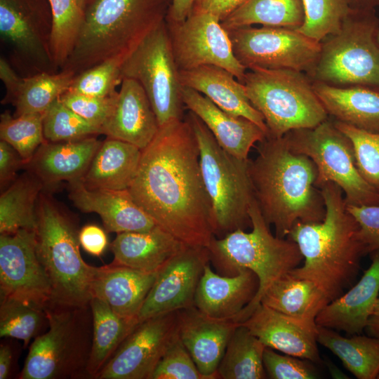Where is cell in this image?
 Masks as SVG:
<instances>
[{
	"mask_svg": "<svg viewBox=\"0 0 379 379\" xmlns=\"http://www.w3.org/2000/svg\"><path fill=\"white\" fill-rule=\"evenodd\" d=\"M128 190L158 225L184 244L208 247L215 237L199 149L187 118L159 127L143 149Z\"/></svg>",
	"mask_w": 379,
	"mask_h": 379,
	"instance_id": "6da1fadb",
	"label": "cell"
},
{
	"mask_svg": "<svg viewBox=\"0 0 379 379\" xmlns=\"http://www.w3.org/2000/svg\"><path fill=\"white\" fill-rule=\"evenodd\" d=\"M248 171L255 200L275 236L286 238L295 224L319 222L326 215L317 169L307 156L292 152L284 136L266 137Z\"/></svg>",
	"mask_w": 379,
	"mask_h": 379,
	"instance_id": "7a4b0ae2",
	"label": "cell"
},
{
	"mask_svg": "<svg viewBox=\"0 0 379 379\" xmlns=\"http://www.w3.org/2000/svg\"><path fill=\"white\" fill-rule=\"evenodd\" d=\"M319 189L325 218L319 222L298 221L291 229L287 238L298 244L304 264L290 273L313 282L331 302L352 285L366 252L359 237V224L347 209L341 188L327 182Z\"/></svg>",
	"mask_w": 379,
	"mask_h": 379,
	"instance_id": "3957f363",
	"label": "cell"
},
{
	"mask_svg": "<svg viewBox=\"0 0 379 379\" xmlns=\"http://www.w3.org/2000/svg\"><path fill=\"white\" fill-rule=\"evenodd\" d=\"M171 0H88L74 48L60 70L75 75L127 57L167 17Z\"/></svg>",
	"mask_w": 379,
	"mask_h": 379,
	"instance_id": "277c9868",
	"label": "cell"
},
{
	"mask_svg": "<svg viewBox=\"0 0 379 379\" xmlns=\"http://www.w3.org/2000/svg\"><path fill=\"white\" fill-rule=\"evenodd\" d=\"M248 213L251 232L238 229L221 238L214 237L207 247L210 264L217 273L234 276L245 269L254 272L258 278V291L235 319L237 323L251 315L265 292L276 280L299 267L304 260L295 241L272 234L255 199Z\"/></svg>",
	"mask_w": 379,
	"mask_h": 379,
	"instance_id": "5b68a950",
	"label": "cell"
},
{
	"mask_svg": "<svg viewBox=\"0 0 379 379\" xmlns=\"http://www.w3.org/2000/svg\"><path fill=\"white\" fill-rule=\"evenodd\" d=\"M36 218V253L51 284V305H89L94 267L81 255L75 222L50 194L42 192Z\"/></svg>",
	"mask_w": 379,
	"mask_h": 379,
	"instance_id": "8992f818",
	"label": "cell"
},
{
	"mask_svg": "<svg viewBox=\"0 0 379 379\" xmlns=\"http://www.w3.org/2000/svg\"><path fill=\"white\" fill-rule=\"evenodd\" d=\"M199 149L203 180L212 206L215 237L251 227L249 208L255 199L248 171L249 159L225 150L194 113L187 117Z\"/></svg>",
	"mask_w": 379,
	"mask_h": 379,
	"instance_id": "52a82bcc",
	"label": "cell"
},
{
	"mask_svg": "<svg viewBox=\"0 0 379 379\" xmlns=\"http://www.w3.org/2000/svg\"><path fill=\"white\" fill-rule=\"evenodd\" d=\"M47 331L34 339L20 379L87 378L93 337L89 305H51Z\"/></svg>",
	"mask_w": 379,
	"mask_h": 379,
	"instance_id": "ba28073f",
	"label": "cell"
},
{
	"mask_svg": "<svg viewBox=\"0 0 379 379\" xmlns=\"http://www.w3.org/2000/svg\"><path fill=\"white\" fill-rule=\"evenodd\" d=\"M252 105L264 117L267 137L280 138L300 128H313L328 119L312 81L289 69L253 68L242 83Z\"/></svg>",
	"mask_w": 379,
	"mask_h": 379,
	"instance_id": "9c48e42d",
	"label": "cell"
},
{
	"mask_svg": "<svg viewBox=\"0 0 379 379\" xmlns=\"http://www.w3.org/2000/svg\"><path fill=\"white\" fill-rule=\"evenodd\" d=\"M379 18L375 9L351 8L340 29L321 41L312 81L379 91Z\"/></svg>",
	"mask_w": 379,
	"mask_h": 379,
	"instance_id": "30bf717a",
	"label": "cell"
},
{
	"mask_svg": "<svg viewBox=\"0 0 379 379\" xmlns=\"http://www.w3.org/2000/svg\"><path fill=\"white\" fill-rule=\"evenodd\" d=\"M284 136L292 152L315 164L317 188L333 182L343 190L347 205H379V193L358 171L352 142L334 121L327 119L313 128L292 130Z\"/></svg>",
	"mask_w": 379,
	"mask_h": 379,
	"instance_id": "8fae6325",
	"label": "cell"
},
{
	"mask_svg": "<svg viewBox=\"0 0 379 379\" xmlns=\"http://www.w3.org/2000/svg\"><path fill=\"white\" fill-rule=\"evenodd\" d=\"M121 77L144 88L159 126L182 119V86L166 20L152 29L126 58Z\"/></svg>",
	"mask_w": 379,
	"mask_h": 379,
	"instance_id": "7c38bea8",
	"label": "cell"
},
{
	"mask_svg": "<svg viewBox=\"0 0 379 379\" xmlns=\"http://www.w3.org/2000/svg\"><path fill=\"white\" fill-rule=\"evenodd\" d=\"M234 54L246 69H289L312 73L321 43L298 29L246 26L227 30Z\"/></svg>",
	"mask_w": 379,
	"mask_h": 379,
	"instance_id": "4fadbf2b",
	"label": "cell"
},
{
	"mask_svg": "<svg viewBox=\"0 0 379 379\" xmlns=\"http://www.w3.org/2000/svg\"><path fill=\"white\" fill-rule=\"evenodd\" d=\"M52 27L48 0H0L1 39L23 77L58 72L51 49Z\"/></svg>",
	"mask_w": 379,
	"mask_h": 379,
	"instance_id": "5bb4252c",
	"label": "cell"
},
{
	"mask_svg": "<svg viewBox=\"0 0 379 379\" xmlns=\"http://www.w3.org/2000/svg\"><path fill=\"white\" fill-rule=\"evenodd\" d=\"M166 23L179 70L214 65L243 83L247 69L235 57L228 32L216 17L192 11L182 22Z\"/></svg>",
	"mask_w": 379,
	"mask_h": 379,
	"instance_id": "9a60e30c",
	"label": "cell"
},
{
	"mask_svg": "<svg viewBox=\"0 0 379 379\" xmlns=\"http://www.w3.org/2000/svg\"><path fill=\"white\" fill-rule=\"evenodd\" d=\"M0 298L52 305V288L36 253V230L0 235Z\"/></svg>",
	"mask_w": 379,
	"mask_h": 379,
	"instance_id": "2e32d148",
	"label": "cell"
},
{
	"mask_svg": "<svg viewBox=\"0 0 379 379\" xmlns=\"http://www.w3.org/2000/svg\"><path fill=\"white\" fill-rule=\"evenodd\" d=\"M177 335V311L138 324L96 379H152L168 345Z\"/></svg>",
	"mask_w": 379,
	"mask_h": 379,
	"instance_id": "e0dca14e",
	"label": "cell"
},
{
	"mask_svg": "<svg viewBox=\"0 0 379 379\" xmlns=\"http://www.w3.org/2000/svg\"><path fill=\"white\" fill-rule=\"evenodd\" d=\"M209 262L207 247L186 245L159 270L138 315V322L194 306L198 284Z\"/></svg>",
	"mask_w": 379,
	"mask_h": 379,
	"instance_id": "ac0fdd59",
	"label": "cell"
},
{
	"mask_svg": "<svg viewBox=\"0 0 379 379\" xmlns=\"http://www.w3.org/2000/svg\"><path fill=\"white\" fill-rule=\"evenodd\" d=\"M241 324L266 347L321 364L315 319L291 317L260 303Z\"/></svg>",
	"mask_w": 379,
	"mask_h": 379,
	"instance_id": "d6986e66",
	"label": "cell"
},
{
	"mask_svg": "<svg viewBox=\"0 0 379 379\" xmlns=\"http://www.w3.org/2000/svg\"><path fill=\"white\" fill-rule=\"evenodd\" d=\"M238 324L207 316L194 306L177 311L178 335L206 379L218 378V367Z\"/></svg>",
	"mask_w": 379,
	"mask_h": 379,
	"instance_id": "ffe728a7",
	"label": "cell"
},
{
	"mask_svg": "<svg viewBox=\"0 0 379 379\" xmlns=\"http://www.w3.org/2000/svg\"><path fill=\"white\" fill-rule=\"evenodd\" d=\"M68 183L69 197L74 205L82 212L98 214L107 232H145L158 225L128 190L88 189L81 179Z\"/></svg>",
	"mask_w": 379,
	"mask_h": 379,
	"instance_id": "44dd1931",
	"label": "cell"
},
{
	"mask_svg": "<svg viewBox=\"0 0 379 379\" xmlns=\"http://www.w3.org/2000/svg\"><path fill=\"white\" fill-rule=\"evenodd\" d=\"M159 127L141 84L133 79H122L114 107L102 126V134L143 149L154 139Z\"/></svg>",
	"mask_w": 379,
	"mask_h": 379,
	"instance_id": "7402d4cb",
	"label": "cell"
},
{
	"mask_svg": "<svg viewBox=\"0 0 379 379\" xmlns=\"http://www.w3.org/2000/svg\"><path fill=\"white\" fill-rule=\"evenodd\" d=\"M369 254L371 264L359 281L318 314L315 321L319 326L350 335L365 330L379 296V250Z\"/></svg>",
	"mask_w": 379,
	"mask_h": 379,
	"instance_id": "603a6c76",
	"label": "cell"
},
{
	"mask_svg": "<svg viewBox=\"0 0 379 379\" xmlns=\"http://www.w3.org/2000/svg\"><path fill=\"white\" fill-rule=\"evenodd\" d=\"M258 288V278L252 271L244 269L237 275L225 276L214 272L209 262L198 284L194 306L211 317L234 321Z\"/></svg>",
	"mask_w": 379,
	"mask_h": 379,
	"instance_id": "cb8c5ba5",
	"label": "cell"
},
{
	"mask_svg": "<svg viewBox=\"0 0 379 379\" xmlns=\"http://www.w3.org/2000/svg\"><path fill=\"white\" fill-rule=\"evenodd\" d=\"M182 98L184 105L203 121L219 145L237 158L247 159L251 147L267 137L253 121L224 111L192 88L182 86Z\"/></svg>",
	"mask_w": 379,
	"mask_h": 379,
	"instance_id": "d4e9b609",
	"label": "cell"
},
{
	"mask_svg": "<svg viewBox=\"0 0 379 379\" xmlns=\"http://www.w3.org/2000/svg\"><path fill=\"white\" fill-rule=\"evenodd\" d=\"M158 272H144L113 262L94 267L91 280L92 298L96 297L106 302L122 317L138 320L139 312Z\"/></svg>",
	"mask_w": 379,
	"mask_h": 379,
	"instance_id": "484cf974",
	"label": "cell"
},
{
	"mask_svg": "<svg viewBox=\"0 0 379 379\" xmlns=\"http://www.w3.org/2000/svg\"><path fill=\"white\" fill-rule=\"evenodd\" d=\"M102 142L95 136L66 142L45 141L26 166L45 188L81 179Z\"/></svg>",
	"mask_w": 379,
	"mask_h": 379,
	"instance_id": "4316f807",
	"label": "cell"
},
{
	"mask_svg": "<svg viewBox=\"0 0 379 379\" xmlns=\"http://www.w3.org/2000/svg\"><path fill=\"white\" fill-rule=\"evenodd\" d=\"M179 78L182 86L199 92L230 114L248 119L267 135L263 116L251 103L244 84L230 72L217 66L204 65L179 70Z\"/></svg>",
	"mask_w": 379,
	"mask_h": 379,
	"instance_id": "83f0119b",
	"label": "cell"
},
{
	"mask_svg": "<svg viewBox=\"0 0 379 379\" xmlns=\"http://www.w3.org/2000/svg\"><path fill=\"white\" fill-rule=\"evenodd\" d=\"M186 245L157 225L145 232L119 233L110 248L114 263L144 272H156Z\"/></svg>",
	"mask_w": 379,
	"mask_h": 379,
	"instance_id": "f1b7e54d",
	"label": "cell"
},
{
	"mask_svg": "<svg viewBox=\"0 0 379 379\" xmlns=\"http://www.w3.org/2000/svg\"><path fill=\"white\" fill-rule=\"evenodd\" d=\"M328 115L370 133H379V91L360 86H335L312 81Z\"/></svg>",
	"mask_w": 379,
	"mask_h": 379,
	"instance_id": "f546056e",
	"label": "cell"
},
{
	"mask_svg": "<svg viewBox=\"0 0 379 379\" xmlns=\"http://www.w3.org/2000/svg\"><path fill=\"white\" fill-rule=\"evenodd\" d=\"M142 149L129 142L107 137L81 178L88 189L128 190L135 179Z\"/></svg>",
	"mask_w": 379,
	"mask_h": 379,
	"instance_id": "4dcf8cb0",
	"label": "cell"
},
{
	"mask_svg": "<svg viewBox=\"0 0 379 379\" xmlns=\"http://www.w3.org/2000/svg\"><path fill=\"white\" fill-rule=\"evenodd\" d=\"M90 306L93 316V337L86 375L87 378L96 379L139 322L119 316L106 302L96 297L91 298Z\"/></svg>",
	"mask_w": 379,
	"mask_h": 379,
	"instance_id": "1f68e13d",
	"label": "cell"
},
{
	"mask_svg": "<svg viewBox=\"0 0 379 379\" xmlns=\"http://www.w3.org/2000/svg\"><path fill=\"white\" fill-rule=\"evenodd\" d=\"M330 302L311 281L288 272L276 280L265 292L260 303L282 314L315 319Z\"/></svg>",
	"mask_w": 379,
	"mask_h": 379,
	"instance_id": "d6a6232c",
	"label": "cell"
},
{
	"mask_svg": "<svg viewBox=\"0 0 379 379\" xmlns=\"http://www.w3.org/2000/svg\"><path fill=\"white\" fill-rule=\"evenodd\" d=\"M317 341L337 356L345 368L357 378L377 379L379 338L361 334L347 338L336 330L319 326Z\"/></svg>",
	"mask_w": 379,
	"mask_h": 379,
	"instance_id": "836d02e7",
	"label": "cell"
},
{
	"mask_svg": "<svg viewBox=\"0 0 379 379\" xmlns=\"http://www.w3.org/2000/svg\"><path fill=\"white\" fill-rule=\"evenodd\" d=\"M45 188L31 171L17 178L0 196V234L36 230V205Z\"/></svg>",
	"mask_w": 379,
	"mask_h": 379,
	"instance_id": "e575fe53",
	"label": "cell"
},
{
	"mask_svg": "<svg viewBox=\"0 0 379 379\" xmlns=\"http://www.w3.org/2000/svg\"><path fill=\"white\" fill-rule=\"evenodd\" d=\"M304 21L302 0H243L221 25L226 30L253 25L298 29Z\"/></svg>",
	"mask_w": 379,
	"mask_h": 379,
	"instance_id": "d590c367",
	"label": "cell"
},
{
	"mask_svg": "<svg viewBox=\"0 0 379 379\" xmlns=\"http://www.w3.org/2000/svg\"><path fill=\"white\" fill-rule=\"evenodd\" d=\"M266 346L244 325L236 327L217 370L218 378H267L263 365Z\"/></svg>",
	"mask_w": 379,
	"mask_h": 379,
	"instance_id": "8d00e7d4",
	"label": "cell"
},
{
	"mask_svg": "<svg viewBox=\"0 0 379 379\" xmlns=\"http://www.w3.org/2000/svg\"><path fill=\"white\" fill-rule=\"evenodd\" d=\"M74 77L73 72L60 70L55 73L41 72L22 77L18 88L8 102L15 108L14 116L43 114L69 89Z\"/></svg>",
	"mask_w": 379,
	"mask_h": 379,
	"instance_id": "74e56055",
	"label": "cell"
},
{
	"mask_svg": "<svg viewBox=\"0 0 379 379\" xmlns=\"http://www.w3.org/2000/svg\"><path fill=\"white\" fill-rule=\"evenodd\" d=\"M0 336L21 340L26 348L48 328L46 308L13 298H1Z\"/></svg>",
	"mask_w": 379,
	"mask_h": 379,
	"instance_id": "f35d334b",
	"label": "cell"
},
{
	"mask_svg": "<svg viewBox=\"0 0 379 379\" xmlns=\"http://www.w3.org/2000/svg\"><path fill=\"white\" fill-rule=\"evenodd\" d=\"M53 18L51 49L57 69H62L76 43L84 18L78 0H48Z\"/></svg>",
	"mask_w": 379,
	"mask_h": 379,
	"instance_id": "ab89813d",
	"label": "cell"
},
{
	"mask_svg": "<svg viewBox=\"0 0 379 379\" xmlns=\"http://www.w3.org/2000/svg\"><path fill=\"white\" fill-rule=\"evenodd\" d=\"M0 138L19 153L26 166L46 141L43 131V114L12 116L10 112H4L0 117Z\"/></svg>",
	"mask_w": 379,
	"mask_h": 379,
	"instance_id": "60d3db41",
	"label": "cell"
},
{
	"mask_svg": "<svg viewBox=\"0 0 379 379\" xmlns=\"http://www.w3.org/2000/svg\"><path fill=\"white\" fill-rule=\"evenodd\" d=\"M43 131L48 142L81 140L102 134L101 130L76 114L59 98L43 113Z\"/></svg>",
	"mask_w": 379,
	"mask_h": 379,
	"instance_id": "b9f144b4",
	"label": "cell"
},
{
	"mask_svg": "<svg viewBox=\"0 0 379 379\" xmlns=\"http://www.w3.org/2000/svg\"><path fill=\"white\" fill-rule=\"evenodd\" d=\"M302 1L305 21L298 30L318 41L338 32L350 10L347 0Z\"/></svg>",
	"mask_w": 379,
	"mask_h": 379,
	"instance_id": "7bdbcfd3",
	"label": "cell"
},
{
	"mask_svg": "<svg viewBox=\"0 0 379 379\" xmlns=\"http://www.w3.org/2000/svg\"><path fill=\"white\" fill-rule=\"evenodd\" d=\"M125 59L117 56L75 75L67 91L95 98L114 95L122 81L121 67Z\"/></svg>",
	"mask_w": 379,
	"mask_h": 379,
	"instance_id": "ee69618b",
	"label": "cell"
},
{
	"mask_svg": "<svg viewBox=\"0 0 379 379\" xmlns=\"http://www.w3.org/2000/svg\"><path fill=\"white\" fill-rule=\"evenodd\" d=\"M334 124L352 142L359 173L379 193V133H370L336 120Z\"/></svg>",
	"mask_w": 379,
	"mask_h": 379,
	"instance_id": "f6af8a7d",
	"label": "cell"
},
{
	"mask_svg": "<svg viewBox=\"0 0 379 379\" xmlns=\"http://www.w3.org/2000/svg\"><path fill=\"white\" fill-rule=\"evenodd\" d=\"M152 379H206L178 335L157 366Z\"/></svg>",
	"mask_w": 379,
	"mask_h": 379,
	"instance_id": "bcb514c9",
	"label": "cell"
},
{
	"mask_svg": "<svg viewBox=\"0 0 379 379\" xmlns=\"http://www.w3.org/2000/svg\"><path fill=\"white\" fill-rule=\"evenodd\" d=\"M263 365L267 378L313 379L317 378L314 363L288 354H281L269 347L263 353Z\"/></svg>",
	"mask_w": 379,
	"mask_h": 379,
	"instance_id": "7dc6e473",
	"label": "cell"
},
{
	"mask_svg": "<svg viewBox=\"0 0 379 379\" xmlns=\"http://www.w3.org/2000/svg\"><path fill=\"white\" fill-rule=\"evenodd\" d=\"M117 92L109 97L95 98L67 91L60 96L59 100L102 132V126L114 107Z\"/></svg>",
	"mask_w": 379,
	"mask_h": 379,
	"instance_id": "c3c4849f",
	"label": "cell"
},
{
	"mask_svg": "<svg viewBox=\"0 0 379 379\" xmlns=\"http://www.w3.org/2000/svg\"><path fill=\"white\" fill-rule=\"evenodd\" d=\"M347 209L359 224V237L366 254L379 250V205H347Z\"/></svg>",
	"mask_w": 379,
	"mask_h": 379,
	"instance_id": "681fc988",
	"label": "cell"
},
{
	"mask_svg": "<svg viewBox=\"0 0 379 379\" xmlns=\"http://www.w3.org/2000/svg\"><path fill=\"white\" fill-rule=\"evenodd\" d=\"M22 166H25V164L19 153L11 145L1 140V189L8 187L16 179V173Z\"/></svg>",
	"mask_w": 379,
	"mask_h": 379,
	"instance_id": "f907efd6",
	"label": "cell"
},
{
	"mask_svg": "<svg viewBox=\"0 0 379 379\" xmlns=\"http://www.w3.org/2000/svg\"><path fill=\"white\" fill-rule=\"evenodd\" d=\"M79 241L88 253L99 257L105 251L108 241L105 232L95 225H86L79 232Z\"/></svg>",
	"mask_w": 379,
	"mask_h": 379,
	"instance_id": "816d5d0a",
	"label": "cell"
},
{
	"mask_svg": "<svg viewBox=\"0 0 379 379\" xmlns=\"http://www.w3.org/2000/svg\"><path fill=\"white\" fill-rule=\"evenodd\" d=\"M243 0H195L192 11L210 13L221 22Z\"/></svg>",
	"mask_w": 379,
	"mask_h": 379,
	"instance_id": "f5cc1de1",
	"label": "cell"
},
{
	"mask_svg": "<svg viewBox=\"0 0 379 379\" xmlns=\"http://www.w3.org/2000/svg\"><path fill=\"white\" fill-rule=\"evenodd\" d=\"M23 77L20 76L14 67L5 58L0 59V78L6 88V95L1 101L3 104H8L19 87Z\"/></svg>",
	"mask_w": 379,
	"mask_h": 379,
	"instance_id": "db71d44e",
	"label": "cell"
},
{
	"mask_svg": "<svg viewBox=\"0 0 379 379\" xmlns=\"http://www.w3.org/2000/svg\"><path fill=\"white\" fill-rule=\"evenodd\" d=\"M194 2L195 0H171L166 20L175 23L184 21L191 13Z\"/></svg>",
	"mask_w": 379,
	"mask_h": 379,
	"instance_id": "11a10c76",
	"label": "cell"
},
{
	"mask_svg": "<svg viewBox=\"0 0 379 379\" xmlns=\"http://www.w3.org/2000/svg\"><path fill=\"white\" fill-rule=\"evenodd\" d=\"M12 364V352L8 344L0 345V379L8 378Z\"/></svg>",
	"mask_w": 379,
	"mask_h": 379,
	"instance_id": "9f6ffc18",
	"label": "cell"
},
{
	"mask_svg": "<svg viewBox=\"0 0 379 379\" xmlns=\"http://www.w3.org/2000/svg\"><path fill=\"white\" fill-rule=\"evenodd\" d=\"M365 330L368 335L379 338V296Z\"/></svg>",
	"mask_w": 379,
	"mask_h": 379,
	"instance_id": "6f0895ef",
	"label": "cell"
},
{
	"mask_svg": "<svg viewBox=\"0 0 379 379\" xmlns=\"http://www.w3.org/2000/svg\"><path fill=\"white\" fill-rule=\"evenodd\" d=\"M349 6L354 9H375L379 6V0H347Z\"/></svg>",
	"mask_w": 379,
	"mask_h": 379,
	"instance_id": "680465c9",
	"label": "cell"
},
{
	"mask_svg": "<svg viewBox=\"0 0 379 379\" xmlns=\"http://www.w3.org/2000/svg\"><path fill=\"white\" fill-rule=\"evenodd\" d=\"M88 0H78L80 7L84 10Z\"/></svg>",
	"mask_w": 379,
	"mask_h": 379,
	"instance_id": "91938a15",
	"label": "cell"
},
{
	"mask_svg": "<svg viewBox=\"0 0 379 379\" xmlns=\"http://www.w3.org/2000/svg\"><path fill=\"white\" fill-rule=\"evenodd\" d=\"M378 43H379V29H378Z\"/></svg>",
	"mask_w": 379,
	"mask_h": 379,
	"instance_id": "94428289",
	"label": "cell"
},
{
	"mask_svg": "<svg viewBox=\"0 0 379 379\" xmlns=\"http://www.w3.org/2000/svg\"><path fill=\"white\" fill-rule=\"evenodd\" d=\"M377 379H379V374H378V377H377Z\"/></svg>",
	"mask_w": 379,
	"mask_h": 379,
	"instance_id": "6125c7cd",
	"label": "cell"
}]
</instances>
